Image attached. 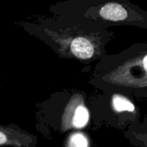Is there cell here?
Returning a JSON list of instances; mask_svg holds the SVG:
<instances>
[{"label":"cell","mask_w":147,"mask_h":147,"mask_svg":"<svg viewBox=\"0 0 147 147\" xmlns=\"http://www.w3.org/2000/svg\"><path fill=\"white\" fill-rule=\"evenodd\" d=\"M15 25L48 46L61 59L88 65L108 53L107 45L115 33L95 23L52 15H34Z\"/></svg>","instance_id":"1"},{"label":"cell","mask_w":147,"mask_h":147,"mask_svg":"<svg viewBox=\"0 0 147 147\" xmlns=\"http://www.w3.org/2000/svg\"><path fill=\"white\" fill-rule=\"evenodd\" d=\"M96 62L90 80L92 85L108 92L146 95V42L134 43L118 53H107Z\"/></svg>","instance_id":"2"},{"label":"cell","mask_w":147,"mask_h":147,"mask_svg":"<svg viewBox=\"0 0 147 147\" xmlns=\"http://www.w3.org/2000/svg\"><path fill=\"white\" fill-rule=\"evenodd\" d=\"M48 11L107 28L134 26L147 29V11L130 0H62L52 3Z\"/></svg>","instance_id":"3"},{"label":"cell","mask_w":147,"mask_h":147,"mask_svg":"<svg viewBox=\"0 0 147 147\" xmlns=\"http://www.w3.org/2000/svg\"><path fill=\"white\" fill-rule=\"evenodd\" d=\"M90 113L85 104V95L81 91L73 92L65 105L61 115V127L69 129L84 128L89 122Z\"/></svg>","instance_id":"4"},{"label":"cell","mask_w":147,"mask_h":147,"mask_svg":"<svg viewBox=\"0 0 147 147\" xmlns=\"http://www.w3.org/2000/svg\"><path fill=\"white\" fill-rule=\"evenodd\" d=\"M37 137L16 125H0V147H35Z\"/></svg>","instance_id":"5"},{"label":"cell","mask_w":147,"mask_h":147,"mask_svg":"<svg viewBox=\"0 0 147 147\" xmlns=\"http://www.w3.org/2000/svg\"><path fill=\"white\" fill-rule=\"evenodd\" d=\"M109 102L112 109L116 113H121V112L133 113L136 110V107L134 103L127 96H126L121 92L111 91Z\"/></svg>","instance_id":"6"},{"label":"cell","mask_w":147,"mask_h":147,"mask_svg":"<svg viewBox=\"0 0 147 147\" xmlns=\"http://www.w3.org/2000/svg\"><path fill=\"white\" fill-rule=\"evenodd\" d=\"M65 147H90V141L85 134L73 133L67 137Z\"/></svg>","instance_id":"7"}]
</instances>
